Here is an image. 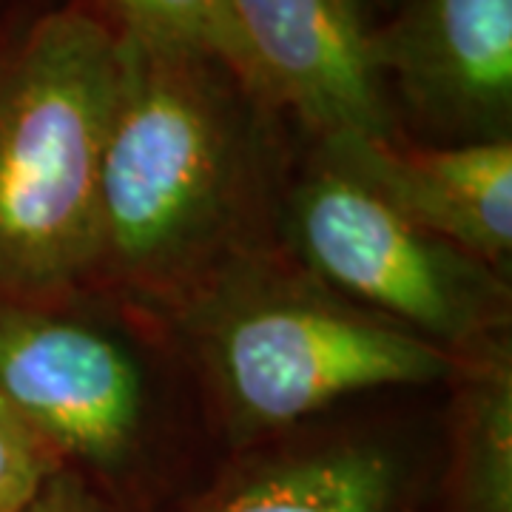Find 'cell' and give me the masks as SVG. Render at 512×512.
<instances>
[{
  "mask_svg": "<svg viewBox=\"0 0 512 512\" xmlns=\"http://www.w3.org/2000/svg\"><path fill=\"white\" fill-rule=\"evenodd\" d=\"M276 242L342 299L453 356L512 336L510 276L404 220L311 148L285 188Z\"/></svg>",
  "mask_w": 512,
  "mask_h": 512,
  "instance_id": "5",
  "label": "cell"
},
{
  "mask_svg": "<svg viewBox=\"0 0 512 512\" xmlns=\"http://www.w3.org/2000/svg\"><path fill=\"white\" fill-rule=\"evenodd\" d=\"M373 57L441 143L510 140L512 0H410L373 29Z\"/></svg>",
  "mask_w": 512,
  "mask_h": 512,
  "instance_id": "8",
  "label": "cell"
},
{
  "mask_svg": "<svg viewBox=\"0 0 512 512\" xmlns=\"http://www.w3.org/2000/svg\"><path fill=\"white\" fill-rule=\"evenodd\" d=\"M117 37L94 288L163 313L276 245L299 157L288 117L228 66Z\"/></svg>",
  "mask_w": 512,
  "mask_h": 512,
  "instance_id": "1",
  "label": "cell"
},
{
  "mask_svg": "<svg viewBox=\"0 0 512 512\" xmlns=\"http://www.w3.org/2000/svg\"><path fill=\"white\" fill-rule=\"evenodd\" d=\"M308 148L404 220L510 276L512 137L416 146L345 134Z\"/></svg>",
  "mask_w": 512,
  "mask_h": 512,
  "instance_id": "9",
  "label": "cell"
},
{
  "mask_svg": "<svg viewBox=\"0 0 512 512\" xmlns=\"http://www.w3.org/2000/svg\"><path fill=\"white\" fill-rule=\"evenodd\" d=\"M265 97L313 140L399 137L359 0H231Z\"/></svg>",
  "mask_w": 512,
  "mask_h": 512,
  "instance_id": "7",
  "label": "cell"
},
{
  "mask_svg": "<svg viewBox=\"0 0 512 512\" xmlns=\"http://www.w3.org/2000/svg\"><path fill=\"white\" fill-rule=\"evenodd\" d=\"M117 35L165 52L211 57L237 72L256 92L254 60L242 40L231 0H103ZM265 94V92H262Z\"/></svg>",
  "mask_w": 512,
  "mask_h": 512,
  "instance_id": "11",
  "label": "cell"
},
{
  "mask_svg": "<svg viewBox=\"0 0 512 512\" xmlns=\"http://www.w3.org/2000/svg\"><path fill=\"white\" fill-rule=\"evenodd\" d=\"M0 393L117 512H163L220 458L165 322L117 293L0 299Z\"/></svg>",
  "mask_w": 512,
  "mask_h": 512,
  "instance_id": "2",
  "label": "cell"
},
{
  "mask_svg": "<svg viewBox=\"0 0 512 512\" xmlns=\"http://www.w3.org/2000/svg\"><path fill=\"white\" fill-rule=\"evenodd\" d=\"M439 419L322 416L220 456L163 512H436Z\"/></svg>",
  "mask_w": 512,
  "mask_h": 512,
  "instance_id": "6",
  "label": "cell"
},
{
  "mask_svg": "<svg viewBox=\"0 0 512 512\" xmlns=\"http://www.w3.org/2000/svg\"><path fill=\"white\" fill-rule=\"evenodd\" d=\"M23 512H117L103 495L72 470H60Z\"/></svg>",
  "mask_w": 512,
  "mask_h": 512,
  "instance_id": "13",
  "label": "cell"
},
{
  "mask_svg": "<svg viewBox=\"0 0 512 512\" xmlns=\"http://www.w3.org/2000/svg\"><path fill=\"white\" fill-rule=\"evenodd\" d=\"M0 512H6V510H0ZM20 512H23V510H20Z\"/></svg>",
  "mask_w": 512,
  "mask_h": 512,
  "instance_id": "14",
  "label": "cell"
},
{
  "mask_svg": "<svg viewBox=\"0 0 512 512\" xmlns=\"http://www.w3.org/2000/svg\"><path fill=\"white\" fill-rule=\"evenodd\" d=\"M157 316L220 456L370 393L444 387L458 365L330 291L279 242L234 259Z\"/></svg>",
  "mask_w": 512,
  "mask_h": 512,
  "instance_id": "3",
  "label": "cell"
},
{
  "mask_svg": "<svg viewBox=\"0 0 512 512\" xmlns=\"http://www.w3.org/2000/svg\"><path fill=\"white\" fill-rule=\"evenodd\" d=\"M444 387L436 512H512V336L461 353Z\"/></svg>",
  "mask_w": 512,
  "mask_h": 512,
  "instance_id": "10",
  "label": "cell"
},
{
  "mask_svg": "<svg viewBox=\"0 0 512 512\" xmlns=\"http://www.w3.org/2000/svg\"><path fill=\"white\" fill-rule=\"evenodd\" d=\"M120 37L69 6L0 57V299L94 288Z\"/></svg>",
  "mask_w": 512,
  "mask_h": 512,
  "instance_id": "4",
  "label": "cell"
},
{
  "mask_svg": "<svg viewBox=\"0 0 512 512\" xmlns=\"http://www.w3.org/2000/svg\"><path fill=\"white\" fill-rule=\"evenodd\" d=\"M60 470L55 450L0 393V510H26Z\"/></svg>",
  "mask_w": 512,
  "mask_h": 512,
  "instance_id": "12",
  "label": "cell"
}]
</instances>
